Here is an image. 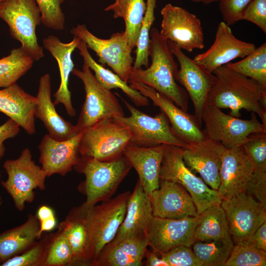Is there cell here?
Listing matches in <instances>:
<instances>
[{"mask_svg":"<svg viewBox=\"0 0 266 266\" xmlns=\"http://www.w3.org/2000/svg\"><path fill=\"white\" fill-rule=\"evenodd\" d=\"M212 73L215 80L207 103L221 109L229 108V115L237 118L242 109L255 113L266 127V87L225 66Z\"/></svg>","mask_w":266,"mask_h":266,"instance_id":"6da1fadb","label":"cell"},{"mask_svg":"<svg viewBox=\"0 0 266 266\" xmlns=\"http://www.w3.org/2000/svg\"><path fill=\"white\" fill-rule=\"evenodd\" d=\"M150 36L149 56L151 64L146 69L133 67L128 83L137 82L146 85L187 111L189 96L183 87L177 82L178 66L169 49L167 40L155 28L151 29Z\"/></svg>","mask_w":266,"mask_h":266,"instance_id":"7a4b0ae2","label":"cell"},{"mask_svg":"<svg viewBox=\"0 0 266 266\" xmlns=\"http://www.w3.org/2000/svg\"><path fill=\"white\" fill-rule=\"evenodd\" d=\"M130 194V191H126L87 210L76 209L82 216L87 232L86 264L91 265L115 237L124 219Z\"/></svg>","mask_w":266,"mask_h":266,"instance_id":"3957f363","label":"cell"},{"mask_svg":"<svg viewBox=\"0 0 266 266\" xmlns=\"http://www.w3.org/2000/svg\"><path fill=\"white\" fill-rule=\"evenodd\" d=\"M74 167L85 177L80 185L86 196L79 207L83 210L111 199L132 167L124 155L108 161L80 156Z\"/></svg>","mask_w":266,"mask_h":266,"instance_id":"277c9868","label":"cell"},{"mask_svg":"<svg viewBox=\"0 0 266 266\" xmlns=\"http://www.w3.org/2000/svg\"><path fill=\"white\" fill-rule=\"evenodd\" d=\"M0 18L8 25L10 34L33 60L44 56L35 30L41 23L39 8L35 0H7L0 2Z\"/></svg>","mask_w":266,"mask_h":266,"instance_id":"5b68a950","label":"cell"},{"mask_svg":"<svg viewBox=\"0 0 266 266\" xmlns=\"http://www.w3.org/2000/svg\"><path fill=\"white\" fill-rule=\"evenodd\" d=\"M71 73L82 81L85 92V100L75 125L79 132L103 119L125 116L117 97L99 83L85 63L81 70L74 68Z\"/></svg>","mask_w":266,"mask_h":266,"instance_id":"8992f818","label":"cell"},{"mask_svg":"<svg viewBox=\"0 0 266 266\" xmlns=\"http://www.w3.org/2000/svg\"><path fill=\"white\" fill-rule=\"evenodd\" d=\"M130 113L129 116L114 119L128 127L131 134L130 144L141 146H153L161 144L171 145L181 148L189 143L179 137L174 132L165 114L161 112L155 117L139 111L119 94Z\"/></svg>","mask_w":266,"mask_h":266,"instance_id":"52a82bcc","label":"cell"},{"mask_svg":"<svg viewBox=\"0 0 266 266\" xmlns=\"http://www.w3.org/2000/svg\"><path fill=\"white\" fill-rule=\"evenodd\" d=\"M183 148L165 145L160 179L177 183L189 192L199 215L215 203H221L217 190L209 187L185 165L182 157Z\"/></svg>","mask_w":266,"mask_h":266,"instance_id":"ba28073f","label":"cell"},{"mask_svg":"<svg viewBox=\"0 0 266 266\" xmlns=\"http://www.w3.org/2000/svg\"><path fill=\"white\" fill-rule=\"evenodd\" d=\"M131 139L128 127L114 118L105 119L82 132L80 155L101 161H111L123 155Z\"/></svg>","mask_w":266,"mask_h":266,"instance_id":"9c48e42d","label":"cell"},{"mask_svg":"<svg viewBox=\"0 0 266 266\" xmlns=\"http://www.w3.org/2000/svg\"><path fill=\"white\" fill-rule=\"evenodd\" d=\"M206 137L220 142L226 149L241 145L248 136L255 133H266V127L255 113L243 120L224 113L221 109L206 103L202 114Z\"/></svg>","mask_w":266,"mask_h":266,"instance_id":"30bf717a","label":"cell"},{"mask_svg":"<svg viewBox=\"0 0 266 266\" xmlns=\"http://www.w3.org/2000/svg\"><path fill=\"white\" fill-rule=\"evenodd\" d=\"M80 38L87 48L94 51L102 65L108 66L123 81L128 83L132 69L133 58V49L129 44L125 31L111 34L109 38H99L90 32L84 24H78L70 31Z\"/></svg>","mask_w":266,"mask_h":266,"instance_id":"8fae6325","label":"cell"},{"mask_svg":"<svg viewBox=\"0 0 266 266\" xmlns=\"http://www.w3.org/2000/svg\"><path fill=\"white\" fill-rule=\"evenodd\" d=\"M3 167L7 174L2 186L12 197L16 208L22 210L26 202L33 201V190H43L47 175L32 160L31 150L25 148L16 159L6 161Z\"/></svg>","mask_w":266,"mask_h":266,"instance_id":"7c38bea8","label":"cell"},{"mask_svg":"<svg viewBox=\"0 0 266 266\" xmlns=\"http://www.w3.org/2000/svg\"><path fill=\"white\" fill-rule=\"evenodd\" d=\"M160 34L181 49L192 52L204 47V34L200 19L181 7L168 3L161 10Z\"/></svg>","mask_w":266,"mask_h":266,"instance_id":"4fadbf2b","label":"cell"},{"mask_svg":"<svg viewBox=\"0 0 266 266\" xmlns=\"http://www.w3.org/2000/svg\"><path fill=\"white\" fill-rule=\"evenodd\" d=\"M230 236L235 244L249 239L266 221V207L246 192L221 200Z\"/></svg>","mask_w":266,"mask_h":266,"instance_id":"5bb4252c","label":"cell"},{"mask_svg":"<svg viewBox=\"0 0 266 266\" xmlns=\"http://www.w3.org/2000/svg\"><path fill=\"white\" fill-rule=\"evenodd\" d=\"M169 50L179 63L176 81L191 99L196 119L201 127L203 109L215 80L213 73L186 55L172 41L167 40Z\"/></svg>","mask_w":266,"mask_h":266,"instance_id":"9a60e30c","label":"cell"},{"mask_svg":"<svg viewBox=\"0 0 266 266\" xmlns=\"http://www.w3.org/2000/svg\"><path fill=\"white\" fill-rule=\"evenodd\" d=\"M226 148L219 141L206 137L203 140L189 143L183 148L182 157L186 166L210 188L218 190L220 184V170Z\"/></svg>","mask_w":266,"mask_h":266,"instance_id":"2e32d148","label":"cell"},{"mask_svg":"<svg viewBox=\"0 0 266 266\" xmlns=\"http://www.w3.org/2000/svg\"><path fill=\"white\" fill-rule=\"evenodd\" d=\"M199 215L180 219L154 216L147 231L148 246L159 254L179 245L191 247Z\"/></svg>","mask_w":266,"mask_h":266,"instance_id":"e0dca14e","label":"cell"},{"mask_svg":"<svg viewBox=\"0 0 266 266\" xmlns=\"http://www.w3.org/2000/svg\"><path fill=\"white\" fill-rule=\"evenodd\" d=\"M256 48L254 43L236 38L230 26L223 21L218 26L212 45L205 52L195 56L193 60L212 73L233 60L244 58Z\"/></svg>","mask_w":266,"mask_h":266,"instance_id":"ac0fdd59","label":"cell"},{"mask_svg":"<svg viewBox=\"0 0 266 266\" xmlns=\"http://www.w3.org/2000/svg\"><path fill=\"white\" fill-rule=\"evenodd\" d=\"M130 86L139 91L166 116L175 133L186 142L193 143L206 137L194 115L189 114L177 106L171 100L154 89L142 83L133 82Z\"/></svg>","mask_w":266,"mask_h":266,"instance_id":"d6986e66","label":"cell"},{"mask_svg":"<svg viewBox=\"0 0 266 266\" xmlns=\"http://www.w3.org/2000/svg\"><path fill=\"white\" fill-rule=\"evenodd\" d=\"M149 197L154 217L180 219L198 215L191 195L177 183L160 179L159 188Z\"/></svg>","mask_w":266,"mask_h":266,"instance_id":"ffe728a7","label":"cell"},{"mask_svg":"<svg viewBox=\"0 0 266 266\" xmlns=\"http://www.w3.org/2000/svg\"><path fill=\"white\" fill-rule=\"evenodd\" d=\"M255 171L254 167L241 145L226 149L220 170V184L217 190L222 200L246 192Z\"/></svg>","mask_w":266,"mask_h":266,"instance_id":"44dd1931","label":"cell"},{"mask_svg":"<svg viewBox=\"0 0 266 266\" xmlns=\"http://www.w3.org/2000/svg\"><path fill=\"white\" fill-rule=\"evenodd\" d=\"M82 132L73 137L59 141L46 134L38 148L39 162L47 177L54 174L65 175L69 172L80 158V143Z\"/></svg>","mask_w":266,"mask_h":266,"instance_id":"7402d4cb","label":"cell"},{"mask_svg":"<svg viewBox=\"0 0 266 266\" xmlns=\"http://www.w3.org/2000/svg\"><path fill=\"white\" fill-rule=\"evenodd\" d=\"M153 217L149 195L138 180L129 196L124 219L109 243L114 244L127 238L147 236Z\"/></svg>","mask_w":266,"mask_h":266,"instance_id":"603a6c76","label":"cell"},{"mask_svg":"<svg viewBox=\"0 0 266 266\" xmlns=\"http://www.w3.org/2000/svg\"><path fill=\"white\" fill-rule=\"evenodd\" d=\"M80 41V38L75 35H73L72 40L67 43L62 42L58 37L53 35L43 39L44 47L56 59L59 68L60 84L54 94V104H62L67 114L71 117L76 114L68 87L69 75L74 66L71 55Z\"/></svg>","mask_w":266,"mask_h":266,"instance_id":"cb8c5ba5","label":"cell"},{"mask_svg":"<svg viewBox=\"0 0 266 266\" xmlns=\"http://www.w3.org/2000/svg\"><path fill=\"white\" fill-rule=\"evenodd\" d=\"M35 97L37 102L35 117L42 121L52 138L64 141L79 133L75 125L64 119L57 112L51 99V77L48 73L40 77Z\"/></svg>","mask_w":266,"mask_h":266,"instance_id":"d4e9b609","label":"cell"},{"mask_svg":"<svg viewBox=\"0 0 266 266\" xmlns=\"http://www.w3.org/2000/svg\"><path fill=\"white\" fill-rule=\"evenodd\" d=\"M164 147V144L141 146L129 144L123 153L136 170L144 191L149 195L159 187Z\"/></svg>","mask_w":266,"mask_h":266,"instance_id":"484cf974","label":"cell"},{"mask_svg":"<svg viewBox=\"0 0 266 266\" xmlns=\"http://www.w3.org/2000/svg\"><path fill=\"white\" fill-rule=\"evenodd\" d=\"M36 99L16 83L0 90V111L29 134L35 133Z\"/></svg>","mask_w":266,"mask_h":266,"instance_id":"4316f807","label":"cell"},{"mask_svg":"<svg viewBox=\"0 0 266 266\" xmlns=\"http://www.w3.org/2000/svg\"><path fill=\"white\" fill-rule=\"evenodd\" d=\"M147 236L127 238L108 243L91 264L95 266H142L148 247Z\"/></svg>","mask_w":266,"mask_h":266,"instance_id":"83f0119b","label":"cell"},{"mask_svg":"<svg viewBox=\"0 0 266 266\" xmlns=\"http://www.w3.org/2000/svg\"><path fill=\"white\" fill-rule=\"evenodd\" d=\"M76 48L82 57L84 63L94 71L96 79L101 86L110 90L112 89L121 90L136 106H145L149 105V99L146 97L137 90L132 88L128 83L123 81L115 73L98 63L90 55L84 42L81 40Z\"/></svg>","mask_w":266,"mask_h":266,"instance_id":"f1b7e54d","label":"cell"},{"mask_svg":"<svg viewBox=\"0 0 266 266\" xmlns=\"http://www.w3.org/2000/svg\"><path fill=\"white\" fill-rule=\"evenodd\" d=\"M225 212L221 203L214 204L199 214L194 232V242H208L230 237Z\"/></svg>","mask_w":266,"mask_h":266,"instance_id":"f546056e","label":"cell"},{"mask_svg":"<svg viewBox=\"0 0 266 266\" xmlns=\"http://www.w3.org/2000/svg\"><path fill=\"white\" fill-rule=\"evenodd\" d=\"M39 225L31 217L20 226L0 234V259L4 262L28 247L38 237Z\"/></svg>","mask_w":266,"mask_h":266,"instance_id":"4dcf8cb0","label":"cell"},{"mask_svg":"<svg viewBox=\"0 0 266 266\" xmlns=\"http://www.w3.org/2000/svg\"><path fill=\"white\" fill-rule=\"evenodd\" d=\"M146 9L144 0H115L104 8L105 11L113 12L114 18L123 19L130 47L136 46L139 30Z\"/></svg>","mask_w":266,"mask_h":266,"instance_id":"1f68e13d","label":"cell"},{"mask_svg":"<svg viewBox=\"0 0 266 266\" xmlns=\"http://www.w3.org/2000/svg\"><path fill=\"white\" fill-rule=\"evenodd\" d=\"M61 233L71 248L74 264H86L88 236L81 215L76 210L61 225Z\"/></svg>","mask_w":266,"mask_h":266,"instance_id":"d6a6232c","label":"cell"},{"mask_svg":"<svg viewBox=\"0 0 266 266\" xmlns=\"http://www.w3.org/2000/svg\"><path fill=\"white\" fill-rule=\"evenodd\" d=\"M34 60L21 47L0 59V88L14 84L32 67Z\"/></svg>","mask_w":266,"mask_h":266,"instance_id":"836d02e7","label":"cell"},{"mask_svg":"<svg viewBox=\"0 0 266 266\" xmlns=\"http://www.w3.org/2000/svg\"><path fill=\"white\" fill-rule=\"evenodd\" d=\"M193 250L203 266H225L234 246L231 236L210 241H195Z\"/></svg>","mask_w":266,"mask_h":266,"instance_id":"e575fe53","label":"cell"},{"mask_svg":"<svg viewBox=\"0 0 266 266\" xmlns=\"http://www.w3.org/2000/svg\"><path fill=\"white\" fill-rule=\"evenodd\" d=\"M240 61L224 65L229 69L266 87V42L256 48Z\"/></svg>","mask_w":266,"mask_h":266,"instance_id":"d590c367","label":"cell"},{"mask_svg":"<svg viewBox=\"0 0 266 266\" xmlns=\"http://www.w3.org/2000/svg\"><path fill=\"white\" fill-rule=\"evenodd\" d=\"M157 0H146V9L139 30L134 51L135 58L133 67L135 69L149 66V47L151 28L155 21Z\"/></svg>","mask_w":266,"mask_h":266,"instance_id":"8d00e7d4","label":"cell"},{"mask_svg":"<svg viewBox=\"0 0 266 266\" xmlns=\"http://www.w3.org/2000/svg\"><path fill=\"white\" fill-rule=\"evenodd\" d=\"M266 251L248 241L234 245L225 266H265Z\"/></svg>","mask_w":266,"mask_h":266,"instance_id":"74e56055","label":"cell"},{"mask_svg":"<svg viewBox=\"0 0 266 266\" xmlns=\"http://www.w3.org/2000/svg\"><path fill=\"white\" fill-rule=\"evenodd\" d=\"M241 146L255 171L266 172V133H251Z\"/></svg>","mask_w":266,"mask_h":266,"instance_id":"f35d334b","label":"cell"},{"mask_svg":"<svg viewBox=\"0 0 266 266\" xmlns=\"http://www.w3.org/2000/svg\"><path fill=\"white\" fill-rule=\"evenodd\" d=\"M44 264L50 266L73 265L71 248L66 237L61 232L51 244L44 257Z\"/></svg>","mask_w":266,"mask_h":266,"instance_id":"ab89813d","label":"cell"},{"mask_svg":"<svg viewBox=\"0 0 266 266\" xmlns=\"http://www.w3.org/2000/svg\"><path fill=\"white\" fill-rule=\"evenodd\" d=\"M35 0L41 12V23L54 30H63L65 27V15L61 5L65 0Z\"/></svg>","mask_w":266,"mask_h":266,"instance_id":"60d3db41","label":"cell"},{"mask_svg":"<svg viewBox=\"0 0 266 266\" xmlns=\"http://www.w3.org/2000/svg\"><path fill=\"white\" fill-rule=\"evenodd\" d=\"M160 255L168 266H203L191 247L179 245Z\"/></svg>","mask_w":266,"mask_h":266,"instance_id":"b9f144b4","label":"cell"},{"mask_svg":"<svg viewBox=\"0 0 266 266\" xmlns=\"http://www.w3.org/2000/svg\"><path fill=\"white\" fill-rule=\"evenodd\" d=\"M252 0H220L219 10L224 22L233 25L242 20L244 10Z\"/></svg>","mask_w":266,"mask_h":266,"instance_id":"7bdbcfd3","label":"cell"},{"mask_svg":"<svg viewBox=\"0 0 266 266\" xmlns=\"http://www.w3.org/2000/svg\"><path fill=\"white\" fill-rule=\"evenodd\" d=\"M242 20L255 24L266 33V0H252L244 10Z\"/></svg>","mask_w":266,"mask_h":266,"instance_id":"ee69618b","label":"cell"},{"mask_svg":"<svg viewBox=\"0 0 266 266\" xmlns=\"http://www.w3.org/2000/svg\"><path fill=\"white\" fill-rule=\"evenodd\" d=\"M43 247L41 244L34 246L23 254L13 256L3 262L2 266H30L38 265L41 262Z\"/></svg>","mask_w":266,"mask_h":266,"instance_id":"f6af8a7d","label":"cell"},{"mask_svg":"<svg viewBox=\"0 0 266 266\" xmlns=\"http://www.w3.org/2000/svg\"><path fill=\"white\" fill-rule=\"evenodd\" d=\"M245 192L254 196L258 201L266 207V172L254 171Z\"/></svg>","mask_w":266,"mask_h":266,"instance_id":"bcb514c9","label":"cell"},{"mask_svg":"<svg viewBox=\"0 0 266 266\" xmlns=\"http://www.w3.org/2000/svg\"><path fill=\"white\" fill-rule=\"evenodd\" d=\"M20 131V126L9 119L0 126V160L4 156L5 149L4 141L17 135Z\"/></svg>","mask_w":266,"mask_h":266,"instance_id":"7dc6e473","label":"cell"},{"mask_svg":"<svg viewBox=\"0 0 266 266\" xmlns=\"http://www.w3.org/2000/svg\"><path fill=\"white\" fill-rule=\"evenodd\" d=\"M246 241L256 248L266 251V221L263 223Z\"/></svg>","mask_w":266,"mask_h":266,"instance_id":"c3c4849f","label":"cell"},{"mask_svg":"<svg viewBox=\"0 0 266 266\" xmlns=\"http://www.w3.org/2000/svg\"><path fill=\"white\" fill-rule=\"evenodd\" d=\"M145 262L144 263L147 266H168L167 263L161 257L159 258L157 253L151 251L147 248L144 256Z\"/></svg>","mask_w":266,"mask_h":266,"instance_id":"681fc988","label":"cell"},{"mask_svg":"<svg viewBox=\"0 0 266 266\" xmlns=\"http://www.w3.org/2000/svg\"><path fill=\"white\" fill-rule=\"evenodd\" d=\"M56 225L57 220L55 216L40 222L39 229L38 232V237L40 236L42 233L50 231L53 230L56 226Z\"/></svg>","mask_w":266,"mask_h":266,"instance_id":"f907efd6","label":"cell"},{"mask_svg":"<svg viewBox=\"0 0 266 266\" xmlns=\"http://www.w3.org/2000/svg\"><path fill=\"white\" fill-rule=\"evenodd\" d=\"M55 216L53 209L49 206L43 205L37 210V218L40 222Z\"/></svg>","mask_w":266,"mask_h":266,"instance_id":"816d5d0a","label":"cell"},{"mask_svg":"<svg viewBox=\"0 0 266 266\" xmlns=\"http://www.w3.org/2000/svg\"><path fill=\"white\" fill-rule=\"evenodd\" d=\"M196 3H202L204 4H208L216 1H219L220 0H190Z\"/></svg>","mask_w":266,"mask_h":266,"instance_id":"f5cc1de1","label":"cell"},{"mask_svg":"<svg viewBox=\"0 0 266 266\" xmlns=\"http://www.w3.org/2000/svg\"><path fill=\"white\" fill-rule=\"evenodd\" d=\"M5 0H0V2L5 1Z\"/></svg>","mask_w":266,"mask_h":266,"instance_id":"db71d44e","label":"cell"},{"mask_svg":"<svg viewBox=\"0 0 266 266\" xmlns=\"http://www.w3.org/2000/svg\"><path fill=\"white\" fill-rule=\"evenodd\" d=\"M1 262V260H0V263Z\"/></svg>","mask_w":266,"mask_h":266,"instance_id":"11a10c76","label":"cell"}]
</instances>
